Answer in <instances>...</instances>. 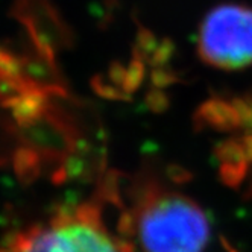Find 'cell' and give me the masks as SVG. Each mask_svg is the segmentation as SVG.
I'll list each match as a JSON object with an SVG mask.
<instances>
[{
    "label": "cell",
    "instance_id": "cell-1",
    "mask_svg": "<svg viewBox=\"0 0 252 252\" xmlns=\"http://www.w3.org/2000/svg\"><path fill=\"white\" fill-rule=\"evenodd\" d=\"M110 199L119 207L117 229L140 252H204L211 229L205 211L194 199L158 179H135L128 204L120 202L113 183H105Z\"/></svg>",
    "mask_w": 252,
    "mask_h": 252
},
{
    "label": "cell",
    "instance_id": "cell-2",
    "mask_svg": "<svg viewBox=\"0 0 252 252\" xmlns=\"http://www.w3.org/2000/svg\"><path fill=\"white\" fill-rule=\"evenodd\" d=\"M105 193L99 201L70 204L40 222L0 240V252H140L105 219Z\"/></svg>",
    "mask_w": 252,
    "mask_h": 252
},
{
    "label": "cell",
    "instance_id": "cell-3",
    "mask_svg": "<svg viewBox=\"0 0 252 252\" xmlns=\"http://www.w3.org/2000/svg\"><path fill=\"white\" fill-rule=\"evenodd\" d=\"M201 58L218 68L236 70L252 64V8L220 5L202 22Z\"/></svg>",
    "mask_w": 252,
    "mask_h": 252
},
{
    "label": "cell",
    "instance_id": "cell-4",
    "mask_svg": "<svg viewBox=\"0 0 252 252\" xmlns=\"http://www.w3.org/2000/svg\"><path fill=\"white\" fill-rule=\"evenodd\" d=\"M242 122L239 140L225 145V173L237 178V181H245L249 172L252 173V116ZM248 179L252 181V175Z\"/></svg>",
    "mask_w": 252,
    "mask_h": 252
}]
</instances>
